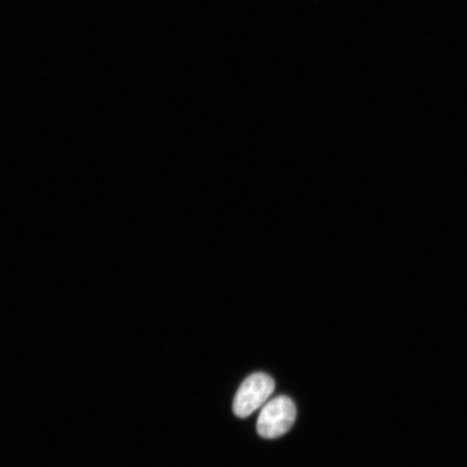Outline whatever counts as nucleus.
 I'll list each match as a JSON object with an SVG mask.
<instances>
[{"label":"nucleus","instance_id":"nucleus-1","mask_svg":"<svg viewBox=\"0 0 467 467\" xmlns=\"http://www.w3.org/2000/svg\"><path fill=\"white\" fill-rule=\"evenodd\" d=\"M296 418L295 402L287 396H278L262 408L256 430L263 438L274 440L288 433Z\"/></svg>","mask_w":467,"mask_h":467},{"label":"nucleus","instance_id":"nucleus-2","mask_svg":"<svg viewBox=\"0 0 467 467\" xmlns=\"http://www.w3.org/2000/svg\"><path fill=\"white\" fill-rule=\"evenodd\" d=\"M275 389V382L265 373L256 372L248 377L239 387L233 402V411L238 418L251 416L266 404Z\"/></svg>","mask_w":467,"mask_h":467}]
</instances>
